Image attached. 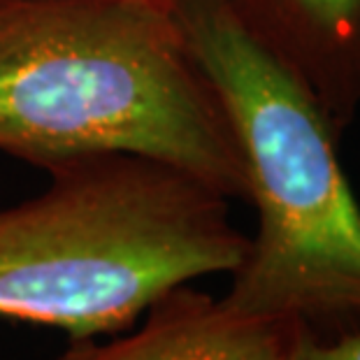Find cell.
Segmentation results:
<instances>
[{"mask_svg":"<svg viewBox=\"0 0 360 360\" xmlns=\"http://www.w3.org/2000/svg\"><path fill=\"white\" fill-rule=\"evenodd\" d=\"M288 360H360V333L342 335L340 340L326 342L302 326L293 337Z\"/></svg>","mask_w":360,"mask_h":360,"instance_id":"6","label":"cell"},{"mask_svg":"<svg viewBox=\"0 0 360 360\" xmlns=\"http://www.w3.org/2000/svg\"><path fill=\"white\" fill-rule=\"evenodd\" d=\"M151 3H156V5H163V7H167V10H172V7L179 3V0H151Z\"/></svg>","mask_w":360,"mask_h":360,"instance_id":"7","label":"cell"},{"mask_svg":"<svg viewBox=\"0 0 360 360\" xmlns=\"http://www.w3.org/2000/svg\"><path fill=\"white\" fill-rule=\"evenodd\" d=\"M344 133L360 112V0H231Z\"/></svg>","mask_w":360,"mask_h":360,"instance_id":"5","label":"cell"},{"mask_svg":"<svg viewBox=\"0 0 360 360\" xmlns=\"http://www.w3.org/2000/svg\"><path fill=\"white\" fill-rule=\"evenodd\" d=\"M297 328L235 311L184 283L128 330L70 340L56 360H288Z\"/></svg>","mask_w":360,"mask_h":360,"instance_id":"4","label":"cell"},{"mask_svg":"<svg viewBox=\"0 0 360 360\" xmlns=\"http://www.w3.org/2000/svg\"><path fill=\"white\" fill-rule=\"evenodd\" d=\"M0 151L47 172L144 158L247 198L226 114L151 0H0Z\"/></svg>","mask_w":360,"mask_h":360,"instance_id":"1","label":"cell"},{"mask_svg":"<svg viewBox=\"0 0 360 360\" xmlns=\"http://www.w3.org/2000/svg\"><path fill=\"white\" fill-rule=\"evenodd\" d=\"M247 249L228 198L172 167L133 156L68 163L42 193L0 207V321L110 337L167 290L233 274Z\"/></svg>","mask_w":360,"mask_h":360,"instance_id":"3","label":"cell"},{"mask_svg":"<svg viewBox=\"0 0 360 360\" xmlns=\"http://www.w3.org/2000/svg\"><path fill=\"white\" fill-rule=\"evenodd\" d=\"M172 14L233 130L256 210V235L221 300L311 333L360 316V205L337 128L231 0H179Z\"/></svg>","mask_w":360,"mask_h":360,"instance_id":"2","label":"cell"}]
</instances>
